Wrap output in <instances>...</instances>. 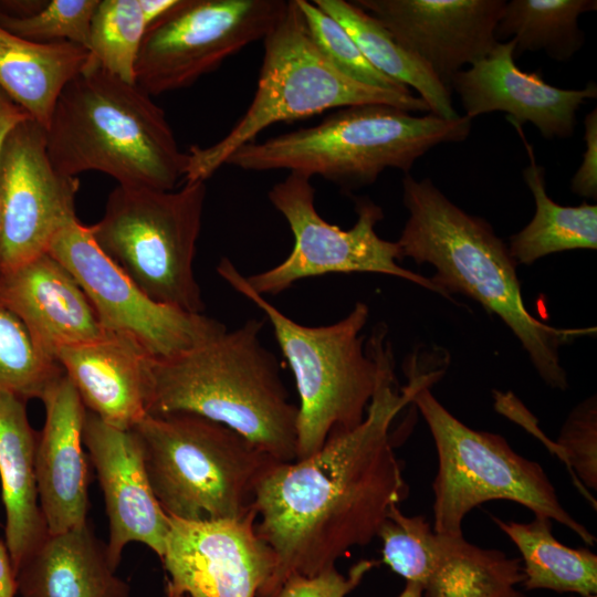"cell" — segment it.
Wrapping results in <instances>:
<instances>
[{
  "label": "cell",
  "instance_id": "1",
  "mask_svg": "<svg viewBox=\"0 0 597 597\" xmlns=\"http://www.w3.org/2000/svg\"><path fill=\"white\" fill-rule=\"evenodd\" d=\"M378 364L377 386L364 420L331 436L311 457L276 463L261 480L253 503L255 532L275 565L256 597H275L292 575L315 576L365 546L389 509L408 495L390 440V427L416 391L441 375L408 366L397 387L387 332L377 326L367 343Z\"/></svg>",
  "mask_w": 597,
  "mask_h": 597
},
{
  "label": "cell",
  "instance_id": "2",
  "mask_svg": "<svg viewBox=\"0 0 597 597\" xmlns=\"http://www.w3.org/2000/svg\"><path fill=\"white\" fill-rule=\"evenodd\" d=\"M408 219L397 243L404 259L430 264V277L440 295L464 294L498 315L517 337L543 381L553 389L568 388L559 348L584 329L557 328L526 310L507 244L491 224L454 205L429 178L402 179Z\"/></svg>",
  "mask_w": 597,
  "mask_h": 597
},
{
  "label": "cell",
  "instance_id": "3",
  "mask_svg": "<svg viewBox=\"0 0 597 597\" xmlns=\"http://www.w3.org/2000/svg\"><path fill=\"white\" fill-rule=\"evenodd\" d=\"M263 322L179 355L150 359L146 412L192 413L221 423L279 462L296 460L298 408L290 401L280 365L260 339Z\"/></svg>",
  "mask_w": 597,
  "mask_h": 597
},
{
  "label": "cell",
  "instance_id": "4",
  "mask_svg": "<svg viewBox=\"0 0 597 597\" xmlns=\"http://www.w3.org/2000/svg\"><path fill=\"white\" fill-rule=\"evenodd\" d=\"M46 151L61 174L100 171L119 186L172 190L187 154L165 111L136 83L86 64L57 98L45 128Z\"/></svg>",
  "mask_w": 597,
  "mask_h": 597
},
{
  "label": "cell",
  "instance_id": "5",
  "mask_svg": "<svg viewBox=\"0 0 597 597\" xmlns=\"http://www.w3.org/2000/svg\"><path fill=\"white\" fill-rule=\"evenodd\" d=\"M467 116L444 119L415 116L386 104L337 108L318 124L252 142L226 165L248 171L284 169L320 176L353 190L374 184L388 168L409 174L415 163L439 144L462 142L471 132Z\"/></svg>",
  "mask_w": 597,
  "mask_h": 597
},
{
  "label": "cell",
  "instance_id": "6",
  "mask_svg": "<svg viewBox=\"0 0 597 597\" xmlns=\"http://www.w3.org/2000/svg\"><path fill=\"white\" fill-rule=\"evenodd\" d=\"M217 272L263 311L292 369L300 397L296 460L317 452L331 436L357 427L366 416L378 378L377 360L368 345L364 347L362 335L368 306L357 302L336 323L305 326L256 293L230 259L222 258Z\"/></svg>",
  "mask_w": 597,
  "mask_h": 597
},
{
  "label": "cell",
  "instance_id": "7",
  "mask_svg": "<svg viewBox=\"0 0 597 597\" xmlns=\"http://www.w3.org/2000/svg\"><path fill=\"white\" fill-rule=\"evenodd\" d=\"M156 500L169 517L240 520L279 463L234 430L192 413L146 415L132 428Z\"/></svg>",
  "mask_w": 597,
  "mask_h": 597
},
{
  "label": "cell",
  "instance_id": "8",
  "mask_svg": "<svg viewBox=\"0 0 597 597\" xmlns=\"http://www.w3.org/2000/svg\"><path fill=\"white\" fill-rule=\"evenodd\" d=\"M263 43V61L251 104L220 140L207 147L189 148L185 181H206L235 150L254 142L275 123L365 104L430 113L419 96L368 86L337 71L313 42L296 0L286 1Z\"/></svg>",
  "mask_w": 597,
  "mask_h": 597
},
{
  "label": "cell",
  "instance_id": "9",
  "mask_svg": "<svg viewBox=\"0 0 597 597\" xmlns=\"http://www.w3.org/2000/svg\"><path fill=\"white\" fill-rule=\"evenodd\" d=\"M431 385L421 386L412 404L429 427L438 455L432 483L437 533L462 535V522L475 506L507 500L557 521L587 545L596 544V537L562 506L541 464L517 454L502 436L465 426L437 400Z\"/></svg>",
  "mask_w": 597,
  "mask_h": 597
},
{
  "label": "cell",
  "instance_id": "10",
  "mask_svg": "<svg viewBox=\"0 0 597 597\" xmlns=\"http://www.w3.org/2000/svg\"><path fill=\"white\" fill-rule=\"evenodd\" d=\"M206 181L178 190L117 186L103 217L88 226L98 248L151 300L185 312L205 311L193 272Z\"/></svg>",
  "mask_w": 597,
  "mask_h": 597
},
{
  "label": "cell",
  "instance_id": "11",
  "mask_svg": "<svg viewBox=\"0 0 597 597\" xmlns=\"http://www.w3.org/2000/svg\"><path fill=\"white\" fill-rule=\"evenodd\" d=\"M310 177L289 172L269 191V200L286 220L293 237L291 253L269 270L245 277L260 295H276L295 282L329 273H379L397 276L439 293L426 277L399 264L404 259L397 241L381 239L376 224L383 209L369 198H355L357 221L348 229L324 220L315 208Z\"/></svg>",
  "mask_w": 597,
  "mask_h": 597
},
{
  "label": "cell",
  "instance_id": "12",
  "mask_svg": "<svg viewBox=\"0 0 597 597\" xmlns=\"http://www.w3.org/2000/svg\"><path fill=\"white\" fill-rule=\"evenodd\" d=\"M285 6L284 0H179L147 29L135 83L150 96L193 85L263 40Z\"/></svg>",
  "mask_w": 597,
  "mask_h": 597
},
{
  "label": "cell",
  "instance_id": "13",
  "mask_svg": "<svg viewBox=\"0 0 597 597\" xmlns=\"http://www.w3.org/2000/svg\"><path fill=\"white\" fill-rule=\"evenodd\" d=\"M75 277L105 333L126 338L154 359L169 358L227 331L219 321L160 304L147 296L96 244L78 220L48 249Z\"/></svg>",
  "mask_w": 597,
  "mask_h": 597
},
{
  "label": "cell",
  "instance_id": "14",
  "mask_svg": "<svg viewBox=\"0 0 597 597\" xmlns=\"http://www.w3.org/2000/svg\"><path fill=\"white\" fill-rule=\"evenodd\" d=\"M78 187L50 161L43 126L27 116L8 132L0 147V273L46 253L77 220Z\"/></svg>",
  "mask_w": 597,
  "mask_h": 597
},
{
  "label": "cell",
  "instance_id": "15",
  "mask_svg": "<svg viewBox=\"0 0 597 597\" xmlns=\"http://www.w3.org/2000/svg\"><path fill=\"white\" fill-rule=\"evenodd\" d=\"M160 559L166 597H256L275 565L255 532L254 510L240 520L169 517Z\"/></svg>",
  "mask_w": 597,
  "mask_h": 597
},
{
  "label": "cell",
  "instance_id": "16",
  "mask_svg": "<svg viewBox=\"0 0 597 597\" xmlns=\"http://www.w3.org/2000/svg\"><path fill=\"white\" fill-rule=\"evenodd\" d=\"M450 90L465 65L486 56L505 0H355ZM451 91V90H450Z\"/></svg>",
  "mask_w": 597,
  "mask_h": 597
},
{
  "label": "cell",
  "instance_id": "17",
  "mask_svg": "<svg viewBox=\"0 0 597 597\" xmlns=\"http://www.w3.org/2000/svg\"><path fill=\"white\" fill-rule=\"evenodd\" d=\"M82 438L104 495L112 566L117 569L123 549L132 542L146 545L161 558L169 516L151 490L137 433L113 427L86 410Z\"/></svg>",
  "mask_w": 597,
  "mask_h": 597
},
{
  "label": "cell",
  "instance_id": "18",
  "mask_svg": "<svg viewBox=\"0 0 597 597\" xmlns=\"http://www.w3.org/2000/svg\"><path fill=\"white\" fill-rule=\"evenodd\" d=\"M515 41L498 42L490 53L451 83L467 117L492 112L507 114L515 127L533 124L546 139L569 138L576 129L577 112L597 96V85L565 90L546 83L541 72H524L514 59Z\"/></svg>",
  "mask_w": 597,
  "mask_h": 597
},
{
  "label": "cell",
  "instance_id": "19",
  "mask_svg": "<svg viewBox=\"0 0 597 597\" xmlns=\"http://www.w3.org/2000/svg\"><path fill=\"white\" fill-rule=\"evenodd\" d=\"M0 305L22 323L39 353L53 362L60 349L105 335L81 285L48 252L0 273Z\"/></svg>",
  "mask_w": 597,
  "mask_h": 597
},
{
  "label": "cell",
  "instance_id": "20",
  "mask_svg": "<svg viewBox=\"0 0 597 597\" xmlns=\"http://www.w3.org/2000/svg\"><path fill=\"white\" fill-rule=\"evenodd\" d=\"M45 421L35 451L39 503L48 534L87 523L88 464L83 444L86 408L64 374L43 394Z\"/></svg>",
  "mask_w": 597,
  "mask_h": 597
},
{
  "label": "cell",
  "instance_id": "21",
  "mask_svg": "<svg viewBox=\"0 0 597 597\" xmlns=\"http://www.w3.org/2000/svg\"><path fill=\"white\" fill-rule=\"evenodd\" d=\"M86 410L104 422L132 429L146 415L150 357L130 341L105 333L55 356Z\"/></svg>",
  "mask_w": 597,
  "mask_h": 597
},
{
  "label": "cell",
  "instance_id": "22",
  "mask_svg": "<svg viewBox=\"0 0 597 597\" xmlns=\"http://www.w3.org/2000/svg\"><path fill=\"white\" fill-rule=\"evenodd\" d=\"M115 572L106 543L86 523L48 534L17 567L15 578L21 597H130Z\"/></svg>",
  "mask_w": 597,
  "mask_h": 597
},
{
  "label": "cell",
  "instance_id": "23",
  "mask_svg": "<svg viewBox=\"0 0 597 597\" xmlns=\"http://www.w3.org/2000/svg\"><path fill=\"white\" fill-rule=\"evenodd\" d=\"M27 400L0 389V481L6 511V545L14 568L48 535L35 475L39 433L31 427Z\"/></svg>",
  "mask_w": 597,
  "mask_h": 597
},
{
  "label": "cell",
  "instance_id": "24",
  "mask_svg": "<svg viewBox=\"0 0 597 597\" xmlns=\"http://www.w3.org/2000/svg\"><path fill=\"white\" fill-rule=\"evenodd\" d=\"M88 55L72 42H33L0 27V90L46 128L59 96Z\"/></svg>",
  "mask_w": 597,
  "mask_h": 597
},
{
  "label": "cell",
  "instance_id": "25",
  "mask_svg": "<svg viewBox=\"0 0 597 597\" xmlns=\"http://www.w3.org/2000/svg\"><path fill=\"white\" fill-rule=\"evenodd\" d=\"M352 36L367 61L395 82L415 88L429 106L430 113L455 119L451 91L416 55L402 48L373 15L346 0H314Z\"/></svg>",
  "mask_w": 597,
  "mask_h": 597
},
{
  "label": "cell",
  "instance_id": "26",
  "mask_svg": "<svg viewBox=\"0 0 597 597\" xmlns=\"http://www.w3.org/2000/svg\"><path fill=\"white\" fill-rule=\"evenodd\" d=\"M530 164L523 178L535 201L533 219L507 244L516 264H533L546 255L597 248V206H562L546 192L545 169L536 164L533 147L523 138Z\"/></svg>",
  "mask_w": 597,
  "mask_h": 597
},
{
  "label": "cell",
  "instance_id": "27",
  "mask_svg": "<svg viewBox=\"0 0 597 597\" xmlns=\"http://www.w3.org/2000/svg\"><path fill=\"white\" fill-rule=\"evenodd\" d=\"M492 520L521 553L525 589L597 594V555L587 547L562 544L553 535L549 517L534 515L528 523L504 522L496 516Z\"/></svg>",
  "mask_w": 597,
  "mask_h": 597
},
{
  "label": "cell",
  "instance_id": "28",
  "mask_svg": "<svg viewBox=\"0 0 597 597\" xmlns=\"http://www.w3.org/2000/svg\"><path fill=\"white\" fill-rule=\"evenodd\" d=\"M597 9L596 0L506 1L495 30L498 42L512 36L514 59L524 52H544L566 62L584 45L578 18Z\"/></svg>",
  "mask_w": 597,
  "mask_h": 597
},
{
  "label": "cell",
  "instance_id": "29",
  "mask_svg": "<svg viewBox=\"0 0 597 597\" xmlns=\"http://www.w3.org/2000/svg\"><path fill=\"white\" fill-rule=\"evenodd\" d=\"M524 575L520 558L448 535L444 555L422 586L423 597H526L517 586Z\"/></svg>",
  "mask_w": 597,
  "mask_h": 597
},
{
  "label": "cell",
  "instance_id": "30",
  "mask_svg": "<svg viewBox=\"0 0 597 597\" xmlns=\"http://www.w3.org/2000/svg\"><path fill=\"white\" fill-rule=\"evenodd\" d=\"M148 29L139 0H100L88 36V62L128 83Z\"/></svg>",
  "mask_w": 597,
  "mask_h": 597
},
{
  "label": "cell",
  "instance_id": "31",
  "mask_svg": "<svg viewBox=\"0 0 597 597\" xmlns=\"http://www.w3.org/2000/svg\"><path fill=\"white\" fill-rule=\"evenodd\" d=\"M377 536L383 543V562L407 583L421 586L439 566L448 541L425 516L405 515L399 504L390 506Z\"/></svg>",
  "mask_w": 597,
  "mask_h": 597
},
{
  "label": "cell",
  "instance_id": "32",
  "mask_svg": "<svg viewBox=\"0 0 597 597\" xmlns=\"http://www.w3.org/2000/svg\"><path fill=\"white\" fill-rule=\"evenodd\" d=\"M63 375L61 365L41 355L22 323L0 305V389L41 399Z\"/></svg>",
  "mask_w": 597,
  "mask_h": 597
},
{
  "label": "cell",
  "instance_id": "33",
  "mask_svg": "<svg viewBox=\"0 0 597 597\" xmlns=\"http://www.w3.org/2000/svg\"><path fill=\"white\" fill-rule=\"evenodd\" d=\"M308 32L323 56L342 74L373 87L409 94L410 90L375 69L348 32L314 2L296 0Z\"/></svg>",
  "mask_w": 597,
  "mask_h": 597
},
{
  "label": "cell",
  "instance_id": "34",
  "mask_svg": "<svg viewBox=\"0 0 597 597\" xmlns=\"http://www.w3.org/2000/svg\"><path fill=\"white\" fill-rule=\"evenodd\" d=\"M100 0H51L25 17L0 12V27L39 43L72 42L87 49L90 25Z\"/></svg>",
  "mask_w": 597,
  "mask_h": 597
},
{
  "label": "cell",
  "instance_id": "35",
  "mask_svg": "<svg viewBox=\"0 0 597 597\" xmlns=\"http://www.w3.org/2000/svg\"><path fill=\"white\" fill-rule=\"evenodd\" d=\"M566 463L576 486L596 510V500L587 489H597V404L590 397L566 419L558 441L551 446Z\"/></svg>",
  "mask_w": 597,
  "mask_h": 597
},
{
  "label": "cell",
  "instance_id": "36",
  "mask_svg": "<svg viewBox=\"0 0 597 597\" xmlns=\"http://www.w3.org/2000/svg\"><path fill=\"white\" fill-rule=\"evenodd\" d=\"M376 565V561L362 559L347 575L336 567L310 577L295 574L284 582L275 597H346Z\"/></svg>",
  "mask_w": 597,
  "mask_h": 597
},
{
  "label": "cell",
  "instance_id": "37",
  "mask_svg": "<svg viewBox=\"0 0 597 597\" xmlns=\"http://www.w3.org/2000/svg\"><path fill=\"white\" fill-rule=\"evenodd\" d=\"M585 150L583 161L572 178L574 193L589 199L597 198V109L590 111L584 121Z\"/></svg>",
  "mask_w": 597,
  "mask_h": 597
},
{
  "label": "cell",
  "instance_id": "38",
  "mask_svg": "<svg viewBox=\"0 0 597 597\" xmlns=\"http://www.w3.org/2000/svg\"><path fill=\"white\" fill-rule=\"evenodd\" d=\"M18 585L14 568L6 544L0 541V597H14Z\"/></svg>",
  "mask_w": 597,
  "mask_h": 597
},
{
  "label": "cell",
  "instance_id": "39",
  "mask_svg": "<svg viewBox=\"0 0 597 597\" xmlns=\"http://www.w3.org/2000/svg\"><path fill=\"white\" fill-rule=\"evenodd\" d=\"M28 115L0 90V147L8 132Z\"/></svg>",
  "mask_w": 597,
  "mask_h": 597
},
{
  "label": "cell",
  "instance_id": "40",
  "mask_svg": "<svg viewBox=\"0 0 597 597\" xmlns=\"http://www.w3.org/2000/svg\"><path fill=\"white\" fill-rule=\"evenodd\" d=\"M179 0H139L148 28L176 7Z\"/></svg>",
  "mask_w": 597,
  "mask_h": 597
},
{
  "label": "cell",
  "instance_id": "41",
  "mask_svg": "<svg viewBox=\"0 0 597 597\" xmlns=\"http://www.w3.org/2000/svg\"><path fill=\"white\" fill-rule=\"evenodd\" d=\"M398 597H423L422 586L416 583H407Z\"/></svg>",
  "mask_w": 597,
  "mask_h": 597
},
{
  "label": "cell",
  "instance_id": "42",
  "mask_svg": "<svg viewBox=\"0 0 597 597\" xmlns=\"http://www.w3.org/2000/svg\"><path fill=\"white\" fill-rule=\"evenodd\" d=\"M579 597H597L596 595H589V596H579Z\"/></svg>",
  "mask_w": 597,
  "mask_h": 597
}]
</instances>
